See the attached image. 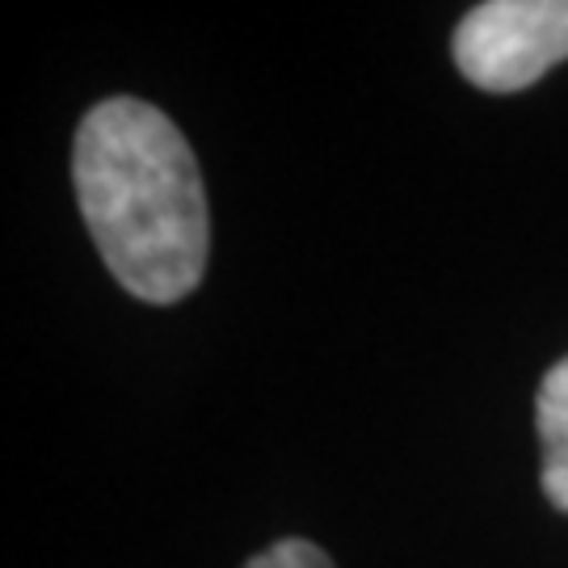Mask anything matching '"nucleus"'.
<instances>
[{"instance_id": "nucleus-2", "label": "nucleus", "mask_w": 568, "mask_h": 568, "mask_svg": "<svg viewBox=\"0 0 568 568\" xmlns=\"http://www.w3.org/2000/svg\"><path fill=\"white\" fill-rule=\"evenodd\" d=\"M455 68L485 93H518L568 60V0H485L455 39Z\"/></svg>"}, {"instance_id": "nucleus-4", "label": "nucleus", "mask_w": 568, "mask_h": 568, "mask_svg": "<svg viewBox=\"0 0 568 568\" xmlns=\"http://www.w3.org/2000/svg\"><path fill=\"white\" fill-rule=\"evenodd\" d=\"M244 568H333L328 551H321L307 539H278L265 551H257Z\"/></svg>"}, {"instance_id": "nucleus-3", "label": "nucleus", "mask_w": 568, "mask_h": 568, "mask_svg": "<svg viewBox=\"0 0 568 568\" xmlns=\"http://www.w3.org/2000/svg\"><path fill=\"white\" fill-rule=\"evenodd\" d=\"M535 429H539V476L544 497L568 514V358L551 366L535 392Z\"/></svg>"}, {"instance_id": "nucleus-1", "label": "nucleus", "mask_w": 568, "mask_h": 568, "mask_svg": "<svg viewBox=\"0 0 568 568\" xmlns=\"http://www.w3.org/2000/svg\"><path fill=\"white\" fill-rule=\"evenodd\" d=\"M72 185L105 270L143 304H178L203 283L211 211L178 122L140 98H105L77 126Z\"/></svg>"}]
</instances>
